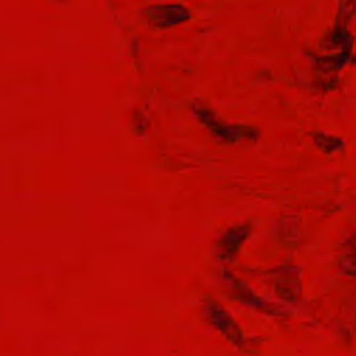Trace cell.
<instances>
[{"label": "cell", "instance_id": "obj_1", "mask_svg": "<svg viewBox=\"0 0 356 356\" xmlns=\"http://www.w3.org/2000/svg\"><path fill=\"white\" fill-rule=\"evenodd\" d=\"M210 321L235 345H242L243 343V335L241 332V330L234 324V321L229 318V316H227L225 313H222V310L220 307H214V312L209 314Z\"/></svg>", "mask_w": 356, "mask_h": 356}]
</instances>
